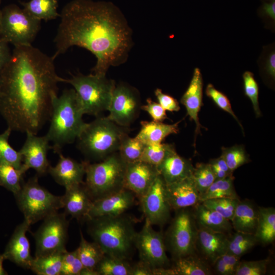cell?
I'll list each match as a JSON object with an SVG mask.
<instances>
[{
  "mask_svg": "<svg viewBox=\"0 0 275 275\" xmlns=\"http://www.w3.org/2000/svg\"><path fill=\"white\" fill-rule=\"evenodd\" d=\"M62 79L52 57L32 45L14 47L0 73V114L8 127L37 134L50 119Z\"/></svg>",
  "mask_w": 275,
  "mask_h": 275,
  "instance_id": "obj_1",
  "label": "cell"
},
{
  "mask_svg": "<svg viewBox=\"0 0 275 275\" xmlns=\"http://www.w3.org/2000/svg\"><path fill=\"white\" fill-rule=\"evenodd\" d=\"M54 39V59L71 47L91 51L97 62L94 74L106 75L109 67L125 59L131 43L129 28L113 6L91 0H73L60 14Z\"/></svg>",
  "mask_w": 275,
  "mask_h": 275,
  "instance_id": "obj_2",
  "label": "cell"
},
{
  "mask_svg": "<svg viewBox=\"0 0 275 275\" xmlns=\"http://www.w3.org/2000/svg\"><path fill=\"white\" fill-rule=\"evenodd\" d=\"M87 220L89 234L105 255L129 260L137 233L131 217L124 213Z\"/></svg>",
  "mask_w": 275,
  "mask_h": 275,
  "instance_id": "obj_3",
  "label": "cell"
},
{
  "mask_svg": "<svg viewBox=\"0 0 275 275\" xmlns=\"http://www.w3.org/2000/svg\"><path fill=\"white\" fill-rule=\"evenodd\" d=\"M84 115L74 89L65 90L60 96L54 97L50 126L45 135L52 143L54 152L58 154L64 146L77 139L87 124L82 119Z\"/></svg>",
  "mask_w": 275,
  "mask_h": 275,
  "instance_id": "obj_4",
  "label": "cell"
},
{
  "mask_svg": "<svg viewBox=\"0 0 275 275\" xmlns=\"http://www.w3.org/2000/svg\"><path fill=\"white\" fill-rule=\"evenodd\" d=\"M128 127L121 126L107 118L97 117L87 123L77 138V147L88 159L102 160L117 152Z\"/></svg>",
  "mask_w": 275,
  "mask_h": 275,
  "instance_id": "obj_5",
  "label": "cell"
},
{
  "mask_svg": "<svg viewBox=\"0 0 275 275\" xmlns=\"http://www.w3.org/2000/svg\"><path fill=\"white\" fill-rule=\"evenodd\" d=\"M126 165L118 152L99 162L86 161L85 184L93 201L125 188Z\"/></svg>",
  "mask_w": 275,
  "mask_h": 275,
  "instance_id": "obj_6",
  "label": "cell"
},
{
  "mask_svg": "<svg viewBox=\"0 0 275 275\" xmlns=\"http://www.w3.org/2000/svg\"><path fill=\"white\" fill-rule=\"evenodd\" d=\"M62 82L70 84L77 95L84 114L98 116L108 111L115 83L106 75L78 74Z\"/></svg>",
  "mask_w": 275,
  "mask_h": 275,
  "instance_id": "obj_7",
  "label": "cell"
},
{
  "mask_svg": "<svg viewBox=\"0 0 275 275\" xmlns=\"http://www.w3.org/2000/svg\"><path fill=\"white\" fill-rule=\"evenodd\" d=\"M38 175L23 182L14 195L19 209L31 225L56 213L62 208V196H55L38 182Z\"/></svg>",
  "mask_w": 275,
  "mask_h": 275,
  "instance_id": "obj_8",
  "label": "cell"
},
{
  "mask_svg": "<svg viewBox=\"0 0 275 275\" xmlns=\"http://www.w3.org/2000/svg\"><path fill=\"white\" fill-rule=\"evenodd\" d=\"M41 22L17 5H8L2 10L0 37L14 47L32 45Z\"/></svg>",
  "mask_w": 275,
  "mask_h": 275,
  "instance_id": "obj_9",
  "label": "cell"
},
{
  "mask_svg": "<svg viewBox=\"0 0 275 275\" xmlns=\"http://www.w3.org/2000/svg\"><path fill=\"white\" fill-rule=\"evenodd\" d=\"M164 241L174 259L194 254L197 230L193 212L188 208L175 210Z\"/></svg>",
  "mask_w": 275,
  "mask_h": 275,
  "instance_id": "obj_10",
  "label": "cell"
},
{
  "mask_svg": "<svg viewBox=\"0 0 275 275\" xmlns=\"http://www.w3.org/2000/svg\"><path fill=\"white\" fill-rule=\"evenodd\" d=\"M64 213H54L43 220L33 236L36 243L35 257L65 252L69 222Z\"/></svg>",
  "mask_w": 275,
  "mask_h": 275,
  "instance_id": "obj_11",
  "label": "cell"
},
{
  "mask_svg": "<svg viewBox=\"0 0 275 275\" xmlns=\"http://www.w3.org/2000/svg\"><path fill=\"white\" fill-rule=\"evenodd\" d=\"M134 246L138 251L140 260L152 268L170 266L163 233L153 229L146 221L142 229L136 234Z\"/></svg>",
  "mask_w": 275,
  "mask_h": 275,
  "instance_id": "obj_12",
  "label": "cell"
},
{
  "mask_svg": "<svg viewBox=\"0 0 275 275\" xmlns=\"http://www.w3.org/2000/svg\"><path fill=\"white\" fill-rule=\"evenodd\" d=\"M141 106L136 90L125 84L116 85L107 117L118 125L128 127L138 118Z\"/></svg>",
  "mask_w": 275,
  "mask_h": 275,
  "instance_id": "obj_13",
  "label": "cell"
},
{
  "mask_svg": "<svg viewBox=\"0 0 275 275\" xmlns=\"http://www.w3.org/2000/svg\"><path fill=\"white\" fill-rule=\"evenodd\" d=\"M166 183L159 174L140 200L145 221L152 226H162L169 219L171 207L166 195Z\"/></svg>",
  "mask_w": 275,
  "mask_h": 275,
  "instance_id": "obj_14",
  "label": "cell"
},
{
  "mask_svg": "<svg viewBox=\"0 0 275 275\" xmlns=\"http://www.w3.org/2000/svg\"><path fill=\"white\" fill-rule=\"evenodd\" d=\"M24 143L20 149L22 157L21 170L24 173L30 169L35 170L38 176L48 173L49 162L47 159L48 151L52 149L49 141L45 135L37 136L27 132Z\"/></svg>",
  "mask_w": 275,
  "mask_h": 275,
  "instance_id": "obj_15",
  "label": "cell"
},
{
  "mask_svg": "<svg viewBox=\"0 0 275 275\" xmlns=\"http://www.w3.org/2000/svg\"><path fill=\"white\" fill-rule=\"evenodd\" d=\"M135 195L123 189L93 201L86 219L103 216H115L124 213L135 203Z\"/></svg>",
  "mask_w": 275,
  "mask_h": 275,
  "instance_id": "obj_16",
  "label": "cell"
},
{
  "mask_svg": "<svg viewBox=\"0 0 275 275\" xmlns=\"http://www.w3.org/2000/svg\"><path fill=\"white\" fill-rule=\"evenodd\" d=\"M157 167L139 160L128 163L124 176V187L130 190L139 200L147 193L159 175Z\"/></svg>",
  "mask_w": 275,
  "mask_h": 275,
  "instance_id": "obj_17",
  "label": "cell"
},
{
  "mask_svg": "<svg viewBox=\"0 0 275 275\" xmlns=\"http://www.w3.org/2000/svg\"><path fill=\"white\" fill-rule=\"evenodd\" d=\"M31 225L24 219L15 228L3 254L9 260L24 269H30L32 261L30 245L26 236Z\"/></svg>",
  "mask_w": 275,
  "mask_h": 275,
  "instance_id": "obj_18",
  "label": "cell"
},
{
  "mask_svg": "<svg viewBox=\"0 0 275 275\" xmlns=\"http://www.w3.org/2000/svg\"><path fill=\"white\" fill-rule=\"evenodd\" d=\"M166 195L171 209L174 210L194 207L201 203V195L192 176L166 184Z\"/></svg>",
  "mask_w": 275,
  "mask_h": 275,
  "instance_id": "obj_19",
  "label": "cell"
},
{
  "mask_svg": "<svg viewBox=\"0 0 275 275\" xmlns=\"http://www.w3.org/2000/svg\"><path fill=\"white\" fill-rule=\"evenodd\" d=\"M57 164L50 166L48 173L54 181L65 188L84 182L86 174V161L79 162L74 159L64 156L60 152Z\"/></svg>",
  "mask_w": 275,
  "mask_h": 275,
  "instance_id": "obj_20",
  "label": "cell"
},
{
  "mask_svg": "<svg viewBox=\"0 0 275 275\" xmlns=\"http://www.w3.org/2000/svg\"><path fill=\"white\" fill-rule=\"evenodd\" d=\"M65 189V193L62 196V208L64 209V213L78 220L86 219L93 200L85 182Z\"/></svg>",
  "mask_w": 275,
  "mask_h": 275,
  "instance_id": "obj_21",
  "label": "cell"
},
{
  "mask_svg": "<svg viewBox=\"0 0 275 275\" xmlns=\"http://www.w3.org/2000/svg\"><path fill=\"white\" fill-rule=\"evenodd\" d=\"M192 163L180 156L174 146L168 150L164 159L157 167L159 175L166 184H170L192 176Z\"/></svg>",
  "mask_w": 275,
  "mask_h": 275,
  "instance_id": "obj_22",
  "label": "cell"
},
{
  "mask_svg": "<svg viewBox=\"0 0 275 275\" xmlns=\"http://www.w3.org/2000/svg\"><path fill=\"white\" fill-rule=\"evenodd\" d=\"M228 241L226 233L198 228L196 244L204 257L212 264L227 253Z\"/></svg>",
  "mask_w": 275,
  "mask_h": 275,
  "instance_id": "obj_23",
  "label": "cell"
},
{
  "mask_svg": "<svg viewBox=\"0 0 275 275\" xmlns=\"http://www.w3.org/2000/svg\"><path fill=\"white\" fill-rule=\"evenodd\" d=\"M203 78L200 70L196 68L189 86L181 98V103L184 105L187 115L195 122L196 134L200 133L201 125L198 118L202 103Z\"/></svg>",
  "mask_w": 275,
  "mask_h": 275,
  "instance_id": "obj_24",
  "label": "cell"
},
{
  "mask_svg": "<svg viewBox=\"0 0 275 275\" xmlns=\"http://www.w3.org/2000/svg\"><path fill=\"white\" fill-rule=\"evenodd\" d=\"M178 122L168 124L162 122L143 121L141 122V128L135 137L145 145L159 144L168 135L179 132Z\"/></svg>",
  "mask_w": 275,
  "mask_h": 275,
  "instance_id": "obj_25",
  "label": "cell"
},
{
  "mask_svg": "<svg viewBox=\"0 0 275 275\" xmlns=\"http://www.w3.org/2000/svg\"><path fill=\"white\" fill-rule=\"evenodd\" d=\"M258 220V208L249 201H239L230 221L236 232L255 234Z\"/></svg>",
  "mask_w": 275,
  "mask_h": 275,
  "instance_id": "obj_26",
  "label": "cell"
},
{
  "mask_svg": "<svg viewBox=\"0 0 275 275\" xmlns=\"http://www.w3.org/2000/svg\"><path fill=\"white\" fill-rule=\"evenodd\" d=\"M194 207L193 214L199 227L224 233L231 231L233 229L230 221L218 212L207 208L202 203Z\"/></svg>",
  "mask_w": 275,
  "mask_h": 275,
  "instance_id": "obj_27",
  "label": "cell"
},
{
  "mask_svg": "<svg viewBox=\"0 0 275 275\" xmlns=\"http://www.w3.org/2000/svg\"><path fill=\"white\" fill-rule=\"evenodd\" d=\"M258 242L272 243L275 239V210L272 207L258 208V220L254 234Z\"/></svg>",
  "mask_w": 275,
  "mask_h": 275,
  "instance_id": "obj_28",
  "label": "cell"
},
{
  "mask_svg": "<svg viewBox=\"0 0 275 275\" xmlns=\"http://www.w3.org/2000/svg\"><path fill=\"white\" fill-rule=\"evenodd\" d=\"M174 260L171 267L175 275H209L211 271L209 266L194 254Z\"/></svg>",
  "mask_w": 275,
  "mask_h": 275,
  "instance_id": "obj_29",
  "label": "cell"
},
{
  "mask_svg": "<svg viewBox=\"0 0 275 275\" xmlns=\"http://www.w3.org/2000/svg\"><path fill=\"white\" fill-rule=\"evenodd\" d=\"M20 3L24 10L41 21H48L60 17L57 11L58 0H30Z\"/></svg>",
  "mask_w": 275,
  "mask_h": 275,
  "instance_id": "obj_30",
  "label": "cell"
},
{
  "mask_svg": "<svg viewBox=\"0 0 275 275\" xmlns=\"http://www.w3.org/2000/svg\"><path fill=\"white\" fill-rule=\"evenodd\" d=\"M64 253L35 257L32 261L30 269L38 275H60Z\"/></svg>",
  "mask_w": 275,
  "mask_h": 275,
  "instance_id": "obj_31",
  "label": "cell"
},
{
  "mask_svg": "<svg viewBox=\"0 0 275 275\" xmlns=\"http://www.w3.org/2000/svg\"><path fill=\"white\" fill-rule=\"evenodd\" d=\"M80 235L79 245L76 249L79 259L84 267L96 269L105 254L97 243L87 241L81 230Z\"/></svg>",
  "mask_w": 275,
  "mask_h": 275,
  "instance_id": "obj_32",
  "label": "cell"
},
{
  "mask_svg": "<svg viewBox=\"0 0 275 275\" xmlns=\"http://www.w3.org/2000/svg\"><path fill=\"white\" fill-rule=\"evenodd\" d=\"M128 260L104 255L96 267L99 275H130Z\"/></svg>",
  "mask_w": 275,
  "mask_h": 275,
  "instance_id": "obj_33",
  "label": "cell"
},
{
  "mask_svg": "<svg viewBox=\"0 0 275 275\" xmlns=\"http://www.w3.org/2000/svg\"><path fill=\"white\" fill-rule=\"evenodd\" d=\"M234 177L231 175L224 178L215 180L208 189L201 196L200 202L213 198H238L235 190Z\"/></svg>",
  "mask_w": 275,
  "mask_h": 275,
  "instance_id": "obj_34",
  "label": "cell"
},
{
  "mask_svg": "<svg viewBox=\"0 0 275 275\" xmlns=\"http://www.w3.org/2000/svg\"><path fill=\"white\" fill-rule=\"evenodd\" d=\"M24 174L21 169L0 162V186L11 191L14 195L21 188Z\"/></svg>",
  "mask_w": 275,
  "mask_h": 275,
  "instance_id": "obj_35",
  "label": "cell"
},
{
  "mask_svg": "<svg viewBox=\"0 0 275 275\" xmlns=\"http://www.w3.org/2000/svg\"><path fill=\"white\" fill-rule=\"evenodd\" d=\"M258 242L254 234L236 232L229 237L227 253L240 258Z\"/></svg>",
  "mask_w": 275,
  "mask_h": 275,
  "instance_id": "obj_36",
  "label": "cell"
},
{
  "mask_svg": "<svg viewBox=\"0 0 275 275\" xmlns=\"http://www.w3.org/2000/svg\"><path fill=\"white\" fill-rule=\"evenodd\" d=\"M145 144L136 137L131 138L126 134L122 139L118 153L127 163L140 160Z\"/></svg>",
  "mask_w": 275,
  "mask_h": 275,
  "instance_id": "obj_37",
  "label": "cell"
},
{
  "mask_svg": "<svg viewBox=\"0 0 275 275\" xmlns=\"http://www.w3.org/2000/svg\"><path fill=\"white\" fill-rule=\"evenodd\" d=\"M12 130L7 128L0 134V162L10 164L17 169H21L22 157L19 152L15 150L9 143Z\"/></svg>",
  "mask_w": 275,
  "mask_h": 275,
  "instance_id": "obj_38",
  "label": "cell"
},
{
  "mask_svg": "<svg viewBox=\"0 0 275 275\" xmlns=\"http://www.w3.org/2000/svg\"><path fill=\"white\" fill-rule=\"evenodd\" d=\"M192 177L200 195H203L215 180L209 163H198L194 167Z\"/></svg>",
  "mask_w": 275,
  "mask_h": 275,
  "instance_id": "obj_39",
  "label": "cell"
},
{
  "mask_svg": "<svg viewBox=\"0 0 275 275\" xmlns=\"http://www.w3.org/2000/svg\"><path fill=\"white\" fill-rule=\"evenodd\" d=\"M239 201L238 198L223 197L206 200L201 203L230 221Z\"/></svg>",
  "mask_w": 275,
  "mask_h": 275,
  "instance_id": "obj_40",
  "label": "cell"
},
{
  "mask_svg": "<svg viewBox=\"0 0 275 275\" xmlns=\"http://www.w3.org/2000/svg\"><path fill=\"white\" fill-rule=\"evenodd\" d=\"M222 151L221 156L232 172L249 161V156L244 147L241 145L223 147Z\"/></svg>",
  "mask_w": 275,
  "mask_h": 275,
  "instance_id": "obj_41",
  "label": "cell"
},
{
  "mask_svg": "<svg viewBox=\"0 0 275 275\" xmlns=\"http://www.w3.org/2000/svg\"><path fill=\"white\" fill-rule=\"evenodd\" d=\"M171 144L159 143L145 145L140 160L156 166L161 163Z\"/></svg>",
  "mask_w": 275,
  "mask_h": 275,
  "instance_id": "obj_42",
  "label": "cell"
},
{
  "mask_svg": "<svg viewBox=\"0 0 275 275\" xmlns=\"http://www.w3.org/2000/svg\"><path fill=\"white\" fill-rule=\"evenodd\" d=\"M245 95L250 99L256 115L259 117L261 113L258 102L259 88L254 74L250 71H245L242 75Z\"/></svg>",
  "mask_w": 275,
  "mask_h": 275,
  "instance_id": "obj_43",
  "label": "cell"
},
{
  "mask_svg": "<svg viewBox=\"0 0 275 275\" xmlns=\"http://www.w3.org/2000/svg\"><path fill=\"white\" fill-rule=\"evenodd\" d=\"M205 93L220 108L230 114L238 123L241 128V130H243L240 122L232 109L229 99L225 94L216 89L213 85L211 84H209L207 86Z\"/></svg>",
  "mask_w": 275,
  "mask_h": 275,
  "instance_id": "obj_44",
  "label": "cell"
},
{
  "mask_svg": "<svg viewBox=\"0 0 275 275\" xmlns=\"http://www.w3.org/2000/svg\"><path fill=\"white\" fill-rule=\"evenodd\" d=\"M269 259L240 261L234 275H263L266 273Z\"/></svg>",
  "mask_w": 275,
  "mask_h": 275,
  "instance_id": "obj_45",
  "label": "cell"
},
{
  "mask_svg": "<svg viewBox=\"0 0 275 275\" xmlns=\"http://www.w3.org/2000/svg\"><path fill=\"white\" fill-rule=\"evenodd\" d=\"M76 249L64 254L60 275H79L83 268Z\"/></svg>",
  "mask_w": 275,
  "mask_h": 275,
  "instance_id": "obj_46",
  "label": "cell"
},
{
  "mask_svg": "<svg viewBox=\"0 0 275 275\" xmlns=\"http://www.w3.org/2000/svg\"><path fill=\"white\" fill-rule=\"evenodd\" d=\"M141 109L147 112L154 121L162 122L168 118L166 111L158 102H154L151 98L147 99L146 104L142 105Z\"/></svg>",
  "mask_w": 275,
  "mask_h": 275,
  "instance_id": "obj_47",
  "label": "cell"
},
{
  "mask_svg": "<svg viewBox=\"0 0 275 275\" xmlns=\"http://www.w3.org/2000/svg\"><path fill=\"white\" fill-rule=\"evenodd\" d=\"M154 93L158 103L166 111L178 112L180 110L177 100L171 96L163 93L159 89H156Z\"/></svg>",
  "mask_w": 275,
  "mask_h": 275,
  "instance_id": "obj_48",
  "label": "cell"
},
{
  "mask_svg": "<svg viewBox=\"0 0 275 275\" xmlns=\"http://www.w3.org/2000/svg\"><path fill=\"white\" fill-rule=\"evenodd\" d=\"M261 64L263 69L265 71V74L274 80L275 77V52L274 47H269L267 51H265V54L261 59Z\"/></svg>",
  "mask_w": 275,
  "mask_h": 275,
  "instance_id": "obj_49",
  "label": "cell"
},
{
  "mask_svg": "<svg viewBox=\"0 0 275 275\" xmlns=\"http://www.w3.org/2000/svg\"><path fill=\"white\" fill-rule=\"evenodd\" d=\"M263 4L258 10L259 15L274 24L275 0H262Z\"/></svg>",
  "mask_w": 275,
  "mask_h": 275,
  "instance_id": "obj_50",
  "label": "cell"
},
{
  "mask_svg": "<svg viewBox=\"0 0 275 275\" xmlns=\"http://www.w3.org/2000/svg\"><path fill=\"white\" fill-rule=\"evenodd\" d=\"M9 43L0 37V73L9 62L12 54Z\"/></svg>",
  "mask_w": 275,
  "mask_h": 275,
  "instance_id": "obj_51",
  "label": "cell"
},
{
  "mask_svg": "<svg viewBox=\"0 0 275 275\" xmlns=\"http://www.w3.org/2000/svg\"><path fill=\"white\" fill-rule=\"evenodd\" d=\"M153 268L146 263L140 260L135 264L131 265L130 275H153Z\"/></svg>",
  "mask_w": 275,
  "mask_h": 275,
  "instance_id": "obj_52",
  "label": "cell"
},
{
  "mask_svg": "<svg viewBox=\"0 0 275 275\" xmlns=\"http://www.w3.org/2000/svg\"><path fill=\"white\" fill-rule=\"evenodd\" d=\"M221 257L225 263L234 272V275L235 272L240 262V258L227 253L221 256Z\"/></svg>",
  "mask_w": 275,
  "mask_h": 275,
  "instance_id": "obj_53",
  "label": "cell"
},
{
  "mask_svg": "<svg viewBox=\"0 0 275 275\" xmlns=\"http://www.w3.org/2000/svg\"><path fill=\"white\" fill-rule=\"evenodd\" d=\"M215 272L221 275H234V272L224 262L221 257L213 264Z\"/></svg>",
  "mask_w": 275,
  "mask_h": 275,
  "instance_id": "obj_54",
  "label": "cell"
},
{
  "mask_svg": "<svg viewBox=\"0 0 275 275\" xmlns=\"http://www.w3.org/2000/svg\"><path fill=\"white\" fill-rule=\"evenodd\" d=\"M209 163L210 165L214 166L219 169L226 172L227 173L232 174L233 172H232L230 169H229L225 160L223 158V157L221 156L220 157L212 159L209 161Z\"/></svg>",
  "mask_w": 275,
  "mask_h": 275,
  "instance_id": "obj_55",
  "label": "cell"
},
{
  "mask_svg": "<svg viewBox=\"0 0 275 275\" xmlns=\"http://www.w3.org/2000/svg\"><path fill=\"white\" fill-rule=\"evenodd\" d=\"M79 275H99L96 269L83 267Z\"/></svg>",
  "mask_w": 275,
  "mask_h": 275,
  "instance_id": "obj_56",
  "label": "cell"
},
{
  "mask_svg": "<svg viewBox=\"0 0 275 275\" xmlns=\"http://www.w3.org/2000/svg\"><path fill=\"white\" fill-rule=\"evenodd\" d=\"M5 260L3 254H0V275L8 274L3 267V262Z\"/></svg>",
  "mask_w": 275,
  "mask_h": 275,
  "instance_id": "obj_57",
  "label": "cell"
},
{
  "mask_svg": "<svg viewBox=\"0 0 275 275\" xmlns=\"http://www.w3.org/2000/svg\"><path fill=\"white\" fill-rule=\"evenodd\" d=\"M0 3H1V0H0ZM1 18H2V10H1L0 9V24H1Z\"/></svg>",
  "mask_w": 275,
  "mask_h": 275,
  "instance_id": "obj_58",
  "label": "cell"
}]
</instances>
